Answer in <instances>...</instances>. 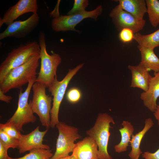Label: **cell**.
<instances>
[{"instance_id": "cell-10", "label": "cell", "mask_w": 159, "mask_h": 159, "mask_svg": "<svg viewBox=\"0 0 159 159\" xmlns=\"http://www.w3.org/2000/svg\"><path fill=\"white\" fill-rule=\"evenodd\" d=\"M39 21V17L37 12L32 13L25 20L14 21L0 33V40L10 37L17 39L25 37L35 29Z\"/></svg>"}, {"instance_id": "cell-28", "label": "cell", "mask_w": 159, "mask_h": 159, "mask_svg": "<svg viewBox=\"0 0 159 159\" xmlns=\"http://www.w3.org/2000/svg\"><path fill=\"white\" fill-rule=\"evenodd\" d=\"M131 29L125 28L122 29L119 33V37L120 40L124 43H128L133 39L134 34Z\"/></svg>"}, {"instance_id": "cell-3", "label": "cell", "mask_w": 159, "mask_h": 159, "mask_svg": "<svg viewBox=\"0 0 159 159\" xmlns=\"http://www.w3.org/2000/svg\"><path fill=\"white\" fill-rule=\"evenodd\" d=\"M115 123L113 118L108 114L100 113L94 126L86 132L88 136L92 138L97 145L98 159H112L108 152V147L110 125Z\"/></svg>"}, {"instance_id": "cell-6", "label": "cell", "mask_w": 159, "mask_h": 159, "mask_svg": "<svg viewBox=\"0 0 159 159\" xmlns=\"http://www.w3.org/2000/svg\"><path fill=\"white\" fill-rule=\"evenodd\" d=\"M81 64L72 69H70L64 78L61 81L54 78L48 87L49 91L53 96V103L50 113V127L53 128L59 122V113L61 104L63 99L67 86L73 77L83 66Z\"/></svg>"}, {"instance_id": "cell-17", "label": "cell", "mask_w": 159, "mask_h": 159, "mask_svg": "<svg viewBox=\"0 0 159 159\" xmlns=\"http://www.w3.org/2000/svg\"><path fill=\"white\" fill-rule=\"evenodd\" d=\"M154 125L151 118H147L145 120V125L142 130L133 135L130 143L131 149L128 155L130 159H139L140 155L142 154V152L140 148L142 140Z\"/></svg>"}, {"instance_id": "cell-15", "label": "cell", "mask_w": 159, "mask_h": 159, "mask_svg": "<svg viewBox=\"0 0 159 159\" xmlns=\"http://www.w3.org/2000/svg\"><path fill=\"white\" fill-rule=\"evenodd\" d=\"M128 68L131 74L130 87L146 91L152 77L149 71L140 63L136 66L129 65Z\"/></svg>"}, {"instance_id": "cell-27", "label": "cell", "mask_w": 159, "mask_h": 159, "mask_svg": "<svg viewBox=\"0 0 159 159\" xmlns=\"http://www.w3.org/2000/svg\"><path fill=\"white\" fill-rule=\"evenodd\" d=\"M0 129L2 130L10 137L19 140L21 136L20 132L14 127L5 125L4 124L0 123Z\"/></svg>"}, {"instance_id": "cell-7", "label": "cell", "mask_w": 159, "mask_h": 159, "mask_svg": "<svg viewBox=\"0 0 159 159\" xmlns=\"http://www.w3.org/2000/svg\"><path fill=\"white\" fill-rule=\"evenodd\" d=\"M46 88L44 85L35 82L32 88L33 95L31 103L34 113L38 116L42 125L48 129L50 127L52 99L46 94Z\"/></svg>"}, {"instance_id": "cell-19", "label": "cell", "mask_w": 159, "mask_h": 159, "mask_svg": "<svg viewBox=\"0 0 159 159\" xmlns=\"http://www.w3.org/2000/svg\"><path fill=\"white\" fill-rule=\"evenodd\" d=\"M141 54L140 64L149 71L159 72V58L155 53L154 49L138 45Z\"/></svg>"}, {"instance_id": "cell-9", "label": "cell", "mask_w": 159, "mask_h": 159, "mask_svg": "<svg viewBox=\"0 0 159 159\" xmlns=\"http://www.w3.org/2000/svg\"><path fill=\"white\" fill-rule=\"evenodd\" d=\"M101 5L98 6L95 9L87 11L85 10L71 15L58 16L54 17L51 21V27L56 32L74 31H79L75 26L84 19L90 18L96 20L102 13Z\"/></svg>"}, {"instance_id": "cell-18", "label": "cell", "mask_w": 159, "mask_h": 159, "mask_svg": "<svg viewBox=\"0 0 159 159\" xmlns=\"http://www.w3.org/2000/svg\"><path fill=\"white\" fill-rule=\"evenodd\" d=\"M119 5L125 11L136 18L143 19L147 8L145 1L144 0H119Z\"/></svg>"}, {"instance_id": "cell-4", "label": "cell", "mask_w": 159, "mask_h": 159, "mask_svg": "<svg viewBox=\"0 0 159 159\" xmlns=\"http://www.w3.org/2000/svg\"><path fill=\"white\" fill-rule=\"evenodd\" d=\"M39 44L35 41L21 44L13 49L0 65V83L12 69L23 64L34 55L40 52Z\"/></svg>"}, {"instance_id": "cell-1", "label": "cell", "mask_w": 159, "mask_h": 159, "mask_svg": "<svg viewBox=\"0 0 159 159\" xmlns=\"http://www.w3.org/2000/svg\"><path fill=\"white\" fill-rule=\"evenodd\" d=\"M40 53L10 71L0 83V90L6 93L12 89H21L23 85L28 84L32 79L37 78V71Z\"/></svg>"}, {"instance_id": "cell-23", "label": "cell", "mask_w": 159, "mask_h": 159, "mask_svg": "<svg viewBox=\"0 0 159 159\" xmlns=\"http://www.w3.org/2000/svg\"><path fill=\"white\" fill-rule=\"evenodd\" d=\"M50 149L39 148L32 150L29 153L18 158H12L9 159H50L53 155Z\"/></svg>"}, {"instance_id": "cell-31", "label": "cell", "mask_w": 159, "mask_h": 159, "mask_svg": "<svg viewBox=\"0 0 159 159\" xmlns=\"http://www.w3.org/2000/svg\"><path fill=\"white\" fill-rule=\"evenodd\" d=\"M12 99L13 97L12 96L6 95L3 91L0 90V100L1 101L8 103L10 102Z\"/></svg>"}, {"instance_id": "cell-13", "label": "cell", "mask_w": 159, "mask_h": 159, "mask_svg": "<svg viewBox=\"0 0 159 159\" xmlns=\"http://www.w3.org/2000/svg\"><path fill=\"white\" fill-rule=\"evenodd\" d=\"M39 126H37L29 133L22 134L19 140L17 149L20 154L36 148H42L49 149L48 145L43 143L44 138L47 133L48 129L43 131L39 130Z\"/></svg>"}, {"instance_id": "cell-5", "label": "cell", "mask_w": 159, "mask_h": 159, "mask_svg": "<svg viewBox=\"0 0 159 159\" xmlns=\"http://www.w3.org/2000/svg\"><path fill=\"white\" fill-rule=\"evenodd\" d=\"M36 79L34 78L29 82L24 92H22V89L20 90L17 108L12 116L4 125L13 126L20 132L23 131V127L24 125L36 121L37 118L34 115L31 100L28 102L29 95Z\"/></svg>"}, {"instance_id": "cell-22", "label": "cell", "mask_w": 159, "mask_h": 159, "mask_svg": "<svg viewBox=\"0 0 159 159\" xmlns=\"http://www.w3.org/2000/svg\"><path fill=\"white\" fill-rule=\"evenodd\" d=\"M145 1L150 23L153 27H156L159 24V1L146 0Z\"/></svg>"}, {"instance_id": "cell-24", "label": "cell", "mask_w": 159, "mask_h": 159, "mask_svg": "<svg viewBox=\"0 0 159 159\" xmlns=\"http://www.w3.org/2000/svg\"><path fill=\"white\" fill-rule=\"evenodd\" d=\"M82 97L81 90L78 88L75 87L69 89L66 94L67 100L70 103H75L79 102Z\"/></svg>"}, {"instance_id": "cell-11", "label": "cell", "mask_w": 159, "mask_h": 159, "mask_svg": "<svg viewBox=\"0 0 159 159\" xmlns=\"http://www.w3.org/2000/svg\"><path fill=\"white\" fill-rule=\"evenodd\" d=\"M117 29L120 31L124 28H129L136 33L144 28L146 21L138 19L124 10L118 4L114 8L110 14Z\"/></svg>"}, {"instance_id": "cell-12", "label": "cell", "mask_w": 159, "mask_h": 159, "mask_svg": "<svg viewBox=\"0 0 159 159\" xmlns=\"http://www.w3.org/2000/svg\"><path fill=\"white\" fill-rule=\"evenodd\" d=\"M38 9L37 0H19L9 7L0 18V28L4 24H10L21 16L27 13L37 12Z\"/></svg>"}, {"instance_id": "cell-20", "label": "cell", "mask_w": 159, "mask_h": 159, "mask_svg": "<svg viewBox=\"0 0 159 159\" xmlns=\"http://www.w3.org/2000/svg\"><path fill=\"white\" fill-rule=\"evenodd\" d=\"M121 125L122 127L119 129L121 136V140L114 147L115 151L118 153L127 150L134 131L133 125L128 121H123Z\"/></svg>"}, {"instance_id": "cell-32", "label": "cell", "mask_w": 159, "mask_h": 159, "mask_svg": "<svg viewBox=\"0 0 159 159\" xmlns=\"http://www.w3.org/2000/svg\"><path fill=\"white\" fill-rule=\"evenodd\" d=\"M153 113L154 117L157 121L158 125L159 126V101L157 104L156 108Z\"/></svg>"}, {"instance_id": "cell-16", "label": "cell", "mask_w": 159, "mask_h": 159, "mask_svg": "<svg viewBox=\"0 0 159 159\" xmlns=\"http://www.w3.org/2000/svg\"><path fill=\"white\" fill-rule=\"evenodd\" d=\"M159 97V72L154 73V76L152 77L148 90L141 93L140 98L144 105L154 112L156 108L157 101Z\"/></svg>"}, {"instance_id": "cell-14", "label": "cell", "mask_w": 159, "mask_h": 159, "mask_svg": "<svg viewBox=\"0 0 159 159\" xmlns=\"http://www.w3.org/2000/svg\"><path fill=\"white\" fill-rule=\"evenodd\" d=\"M98 152L96 142L87 136L76 143L72 154L76 159H98Z\"/></svg>"}, {"instance_id": "cell-2", "label": "cell", "mask_w": 159, "mask_h": 159, "mask_svg": "<svg viewBox=\"0 0 159 159\" xmlns=\"http://www.w3.org/2000/svg\"><path fill=\"white\" fill-rule=\"evenodd\" d=\"M38 38L40 48V67L35 82L48 87L57 76L56 71L61 62V58L58 54L54 53L50 55L48 53L44 32H39Z\"/></svg>"}, {"instance_id": "cell-30", "label": "cell", "mask_w": 159, "mask_h": 159, "mask_svg": "<svg viewBox=\"0 0 159 159\" xmlns=\"http://www.w3.org/2000/svg\"><path fill=\"white\" fill-rule=\"evenodd\" d=\"M142 156L145 159H159V148L154 153L145 152L142 153Z\"/></svg>"}, {"instance_id": "cell-33", "label": "cell", "mask_w": 159, "mask_h": 159, "mask_svg": "<svg viewBox=\"0 0 159 159\" xmlns=\"http://www.w3.org/2000/svg\"><path fill=\"white\" fill-rule=\"evenodd\" d=\"M59 159H76L72 155H69L67 156L64 157Z\"/></svg>"}, {"instance_id": "cell-26", "label": "cell", "mask_w": 159, "mask_h": 159, "mask_svg": "<svg viewBox=\"0 0 159 159\" xmlns=\"http://www.w3.org/2000/svg\"><path fill=\"white\" fill-rule=\"evenodd\" d=\"M89 5L87 0H75L73 6L67 13V15H71L85 11V8Z\"/></svg>"}, {"instance_id": "cell-25", "label": "cell", "mask_w": 159, "mask_h": 159, "mask_svg": "<svg viewBox=\"0 0 159 159\" xmlns=\"http://www.w3.org/2000/svg\"><path fill=\"white\" fill-rule=\"evenodd\" d=\"M0 140L9 148H17L19 140L13 138L0 129Z\"/></svg>"}, {"instance_id": "cell-29", "label": "cell", "mask_w": 159, "mask_h": 159, "mask_svg": "<svg viewBox=\"0 0 159 159\" xmlns=\"http://www.w3.org/2000/svg\"><path fill=\"white\" fill-rule=\"evenodd\" d=\"M9 148L0 140V159H9L7 151Z\"/></svg>"}, {"instance_id": "cell-8", "label": "cell", "mask_w": 159, "mask_h": 159, "mask_svg": "<svg viewBox=\"0 0 159 159\" xmlns=\"http://www.w3.org/2000/svg\"><path fill=\"white\" fill-rule=\"evenodd\" d=\"M56 127L59 134L55 152L50 159H59L69 155L75 146V142L81 137L77 128L63 122L59 121Z\"/></svg>"}, {"instance_id": "cell-21", "label": "cell", "mask_w": 159, "mask_h": 159, "mask_svg": "<svg viewBox=\"0 0 159 159\" xmlns=\"http://www.w3.org/2000/svg\"><path fill=\"white\" fill-rule=\"evenodd\" d=\"M133 39L139 46L154 49L159 47V29L148 34L143 35L139 32L135 33Z\"/></svg>"}]
</instances>
